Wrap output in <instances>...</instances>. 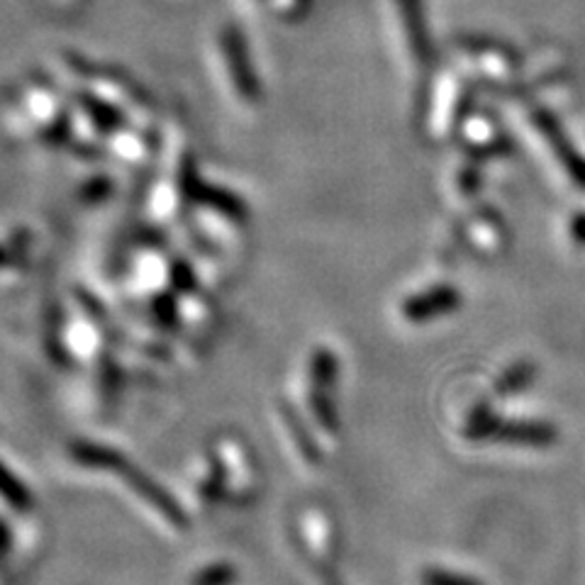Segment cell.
<instances>
[{"label":"cell","instance_id":"cell-1","mask_svg":"<svg viewBox=\"0 0 585 585\" xmlns=\"http://www.w3.org/2000/svg\"><path fill=\"white\" fill-rule=\"evenodd\" d=\"M335 384H337V359L333 351L320 349L310 361V403L313 410L327 432L337 429L335 415Z\"/></svg>","mask_w":585,"mask_h":585},{"label":"cell","instance_id":"cell-2","mask_svg":"<svg viewBox=\"0 0 585 585\" xmlns=\"http://www.w3.org/2000/svg\"><path fill=\"white\" fill-rule=\"evenodd\" d=\"M122 478L127 480V486H130L135 493L142 495V498L155 507V510L161 513V517L167 519V523L176 525L178 529H184L188 525V517L186 513L181 510V507H178V503L171 498V495L167 490H161L159 483L155 478H149L147 474H142V470L130 466V464H125L122 466Z\"/></svg>","mask_w":585,"mask_h":585},{"label":"cell","instance_id":"cell-3","mask_svg":"<svg viewBox=\"0 0 585 585\" xmlns=\"http://www.w3.org/2000/svg\"><path fill=\"white\" fill-rule=\"evenodd\" d=\"M71 456L88 468H103V470H108V468L122 470V466L127 464L122 454L112 452L108 447H100V444H86V442L73 444Z\"/></svg>","mask_w":585,"mask_h":585},{"label":"cell","instance_id":"cell-4","mask_svg":"<svg viewBox=\"0 0 585 585\" xmlns=\"http://www.w3.org/2000/svg\"><path fill=\"white\" fill-rule=\"evenodd\" d=\"M0 498H3L12 510L18 513H28L32 507V495L28 490V486L12 474V470L0 462Z\"/></svg>","mask_w":585,"mask_h":585},{"label":"cell","instance_id":"cell-5","mask_svg":"<svg viewBox=\"0 0 585 585\" xmlns=\"http://www.w3.org/2000/svg\"><path fill=\"white\" fill-rule=\"evenodd\" d=\"M237 578V571L227 564H215L194 578V585H230Z\"/></svg>","mask_w":585,"mask_h":585},{"label":"cell","instance_id":"cell-6","mask_svg":"<svg viewBox=\"0 0 585 585\" xmlns=\"http://www.w3.org/2000/svg\"><path fill=\"white\" fill-rule=\"evenodd\" d=\"M8 546H10V532H8V527H6L3 519H0V558L6 556Z\"/></svg>","mask_w":585,"mask_h":585}]
</instances>
